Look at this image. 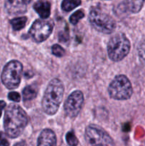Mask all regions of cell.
Listing matches in <instances>:
<instances>
[{
    "instance_id": "cell-13",
    "label": "cell",
    "mask_w": 145,
    "mask_h": 146,
    "mask_svg": "<svg viewBox=\"0 0 145 146\" xmlns=\"http://www.w3.org/2000/svg\"><path fill=\"white\" fill-rule=\"evenodd\" d=\"M23 99L25 101H31L37 96V89L32 85L25 87L22 92Z\"/></svg>"
},
{
    "instance_id": "cell-27",
    "label": "cell",
    "mask_w": 145,
    "mask_h": 146,
    "mask_svg": "<svg viewBox=\"0 0 145 146\" xmlns=\"http://www.w3.org/2000/svg\"><path fill=\"white\" fill-rule=\"evenodd\" d=\"M1 113H2V110L0 109V118H1Z\"/></svg>"
},
{
    "instance_id": "cell-17",
    "label": "cell",
    "mask_w": 145,
    "mask_h": 146,
    "mask_svg": "<svg viewBox=\"0 0 145 146\" xmlns=\"http://www.w3.org/2000/svg\"><path fill=\"white\" fill-rule=\"evenodd\" d=\"M67 143L70 146H77L78 145V140L75 136L73 131H69L65 135Z\"/></svg>"
},
{
    "instance_id": "cell-21",
    "label": "cell",
    "mask_w": 145,
    "mask_h": 146,
    "mask_svg": "<svg viewBox=\"0 0 145 146\" xmlns=\"http://www.w3.org/2000/svg\"><path fill=\"white\" fill-rule=\"evenodd\" d=\"M8 98L12 101L19 102L20 100H21V96L19 95L18 93L15 92V91H12V92H10L8 94Z\"/></svg>"
},
{
    "instance_id": "cell-19",
    "label": "cell",
    "mask_w": 145,
    "mask_h": 146,
    "mask_svg": "<svg viewBox=\"0 0 145 146\" xmlns=\"http://www.w3.org/2000/svg\"><path fill=\"white\" fill-rule=\"evenodd\" d=\"M137 51L139 60L145 66V41H142L139 43Z\"/></svg>"
},
{
    "instance_id": "cell-5",
    "label": "cell",
    "mask_w": 145,
    "mask_h": 146,
    "mask_svg": "<svg viewBox=\"0 0 145 146\" xmlns=\"http://www.w3.org/2000/svg\"><path fill=\"white\" fill-rule=\"evenodd\" d=\"M108 93L113 99L127 100L132 96L133 89L127 77L125 75H119L109 85Z\"/></svg>"
},
{
    "instance_id": "cell-15",
    "label": "cell",
    "mask_w": 145,
    "mask_h": 146,
    "mask_svg": "<svg viewBox=\"0 0 145 146\" xmlns=\"http://www.w3.org/2000/svg\"><path fill=\"white\" fill-rule=\"evenodd\" d=\"M27 18L26 17H17V18H14L10 21V24H11L13 27V29L15 31H18L21 30L25 27L26 24Z\"/></svg>"
},
{
    "instance_id": "cell-10",
    "label": "cell",
    "mask_w": 145,
    "mask_h": 146,
    "mask_svg": "<svg viewBox=\"0 0 145 146\" xmlns=\"http://www.w3.org/2000/svg\"><path fill=\"white\" fill-rule=\"evenodd\" d=\"M5 9L10 14H21L26 11L27 4L24 0H7Z\"/></svg>"
},
{
    "instance_id": "cell-8",
    "label": "cell",
    "mask_w": 145,
    "mask_h": 146,
    "mask_svg": "<svg viewBox=\"0 0 145 146\" xmlns=\"http://www.w3.org/2000/svg\"><path fill=\"white\" fill-rule=\"evenodd\" d=\"M53 26L52 20L37 19L30 28L28 34L35 42H43L51 35Z\"/></svg>"
},
{
    "instance_id": "cell-3",
    "label": "cell",
    "mask_w": 145,
    "mask_h": 146,
    "mask_svg": "<svg viewBox=\"0 0 145 146\" xmlns=\"http://www.w3.org/2000/svg\"><path fill=\"white\" fill-rule=\"evenodd\" d=\"M130 50V42L125 34L119 33L109 39L107 44V53L113 61H120L127 56Z\"/></svg>"
},
{
    "instance_id": "cell-7",
    "label": "cell",
    "mask_w": 145,
    "mask_h": 146,
    "mask_svg": "<svg viewBox=\"0 0 145 146\" xmlns=\"http://www.w3.org/2000/svg\"><path fill=\"white\" fill-rule=\"evenodd\" d=\"M85 140L90 144L94 145L110 146L113 144V141L109 134L95 125H90L85 129Z\"/></svg>"
},
{
    "instance_id": "cell-9",
    "label": "cell",
    "mask_w": 145,
    "mask_h": 146,
    "mask_svg": "<svg viewBox=\"0 0 145 146\" xmlns=\"http://www.w3.org/2000/svg\"><path fill=\"white\" fill-rule=\"evenodd\" d=\"M84 103V97L82 91H75L68 96L64 104V111L70 118H75L79 114Z\"/></svg>"
},
{
    "instance_id": "cell-11",
    "label": "cell",
    "mask_w": 145,
    "mask_h": 146,
    "mask_svg": "<svg viewBox=\"0 0 145 146\" xmlns=\"http://www.w3.org/2000/svg\"><path fill=\"white\" fill-rule=\"evenodd\" d=\"M57 139L55 133L51 129H44L41 131L38 138L37 146H56Z\"/></svg>"
},
{
    "instance_id": "cell-24",
    "label": "cell",
    "mask_w": 145,
    "mask_h": 146,
    "mask_svg": "<svg viewBox=\"0 0 145 146\" xmlns=\"http://www.w3.org/2000/svg\"><path fill=\"white\" fill-rule=\"evenodd\" d=\"M14 146H26V143L24 141H20V142L16 143Z\"/></svg>"
},
{
    "instance_id": "cell-6",
    "label": "cell",
    "mask_w": 145,
    "mask_h": 146,
    "mask_svg": "<svg viewBox=\"0 0 145 146\" xmlns=\"http://www.w3.org/2000/svg\"><path fill=\"white\" fill-rule=\"evenodd\" d=\"M23 66L19 61H9L4 66L1 74V81L9 89H15L19 86L21 82V73Z\"/></svg>"
},
{
    "instance_id": "cell-4",
    "label": "cell",
    "mask_w": 145,
    "mask_h": 146,
    "mask_svg": "<svg viewBox=\"0 0 145 146\" xmlns=\"http://www.w3.org/2000/svg\"><path fill=\"white\" fill-rule=\"evenodd\" d=\"M89 21L95 29L104 34H111L116 29L114 19L98 8L92 9L90 11Z\"/></svg>"
},
{
    "instance_id": "cell-23",
    "label": "cell",
    "mask_w": 145,
    "mask_h": 146,
    "mask_svg": "<svg viewBox=\"0 0 145 146\" xmlns=\"http://www.w3.org/2000/svg\"><path fill=\"white\" fill-rule=\"evenodd\" d=\"M68 32L65 30V31H62L59 34V40L61 41H66L69 38V36H68Z\"/></svg>"
},
{
    "instance_id": "cell-28",
    "label": "cell",
    "mask_w": 145,
    "mask_h": 146,
    "mask_svg": "<svg viewBox=\"0 0 145 146\" xmlns=\"http://www.w3.org/2000/svg\"><path fill=\"white\" fill-rule=\"evenodd\" d=\"M94 146H101V145H94Z\"/></svg>"
},
{
    "instance_id": "cell-12",
    "label": "cell",
    "mask_w": 145,
    "mask_h": 146,
    "mask_svg": "<svg viewBox=\"0 0 145 146\" xmlns=\"http://www.w3.org/2000/svg\"><path fill=\"white\" fill-rule=\"evenodd\" d=\"M34 9L42 19H47L51 14V4L47 0H38L34 4Z\"/></svg>"
},
{
    "instance_id": "cell-26",
    "label": "cell",
    "mask_w": 145,
    "mask_h": 146,
    "mask_svg": "<svg viewBox=\"0 0 145 146\" xmlns=\"http://www.w3.org/2000/svg\"><path fill=\"white\" fill-rule=\"evenodd\" d=\"M31 0H24V2H25L26 4H29V3L31 2Z\"/></svg>"
},
{
    "instance_id": "cell-16",
    "label": "cell",
    "mask_w": 145,
    "mask_h": 146,
    "mask_svg": "<svg viewBox=\"0 0 145 146\" xmlns=\"http://www.w3.org/2000/svg\"><path fill=\"white\" fill-rule=\"evenodd\" d=\"M80 4V0H63L61 4V8L65 11H71Z\"/></svg>"
},
{
    "instance_id": "cell-2",
    "label": "cell",
    "mask_w": 145,
    "mask_h": 146,
    "mask_svg": "<svg viewBox=\"0 0 145 146\" xmlns=\"http://www.w3.org/2000/svg\"><path fill=\"white\" fill-rule=\"evenodd\" d=\"M64 94V86L58 78H53L48 84L42 100V108L48 115L58 111Z\"/></svg>"
},
{
    "instance_id": "cell-18",
    "label": "cell",
    "mask_w": 145,
    "mask_h": 146,
    "mask_svg": "<svg viewBox=\"0 0 145 146\" xmlns=\"http://www.w3.org/2000/svg\"><path fill=\"white\" fill-rule=\"evenodd\" d=\"M84 16H85V14L82 10H78L70 17V21H71V24L75 25V24H78L79 20L83 18Z\"/></svg>"
},
{
    "instance_id": "cell-22",
    "label": "cell",
    "mask_w": 145,
    "mask_h": 146,
    "mask_svg": "<svg viewBox=\"0 0 145 146\" xmlns=\"http://www.w3.org/2000/svg\"><path fill=\"white\" fill-rule=\"evenodd\" d=\"M0 146H9V143L2 132H0Z\"/></svg>"
},
{
    "instance_id": "cell-20",
    "label": "cell",
    "mask_w": 145,
    "mask_h": 146,
    "mask_svg": "<svg viewBox=\"0 0 145 146\" xmlns=\"http://www.w3.org/2000/svg\"><path fill=\"white\" fill-rule=\"evenodd\" d=\"M52 53L55 56L61 57L65 54V50L58 44H54L52 46Z\"/></svg>"
},
{
    "instance_id": "cell-1",
    "label": "cell",
    "mask_w": 145,
    "mask_h": 146,
    "mask_svg": "<svg viewBox=\"0 0 145 146\" xmlns=\"http://www.w3.org/2000/svg\"><path fill=\"white\" fill-rule=\"evenodd\" d=\"M28 123V116L25 111L16 104L9 105L5 111L4 128L9 138H16L19 136Z\"/></svg>"
},
{
    "instance_id": "cell-14",
    "label": "cell",
    "mask_w": 145,
    "mask_h": 146,
    "mask_svg": "<svg viewBox=\"0 0 145 146\" xmlns=\"http://www.w3.org/2000/svg\"><path fill=\"white\" fill-rule=\"evenodd\" d=\"M128 9L132 13H138L143 7L144 0H126Z\"/></svg>"
},
{
    "instance_id": "cell-25",
    "label": "cell",
    "mask_w": 145,
    "mask_h": 146,
    "mask_svg": "<svg viewBox=\"0 0 145 146\" xmlns=\"http://www.w3.org/2000/svg\"><path fill=\"white\" fill-rule=\"evenodd\" d=\"M6 106V103L4 101H0V109L3 110Z\"/></svg>"
}]
</instances>
